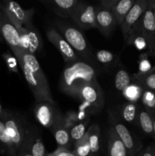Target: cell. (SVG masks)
Masks as SVG:
<instances>
[{
    "label": "cell",
    "mask_w": 155,
    "mask_h": 156,
    "mask_svg": "<svg viewBox=\"0 0 155 156\" xmlns=\"http://www.w3.org/2000/svg\"><path fill=\"white\" fill-rule=\"evenodd\" d=\"M16 58L36 104L47 102L55 105L47 78L36 56L22 51Z\"/></svg>",
    "instance_id": "cell-1"
},
{
    "label": "cell",
    "mask_w": 155,
    "mask_h": 156,
    "mask_svg": "<svg viewBox=\"0 0 155 156\" xmlns=\"http://www.w3.org/2000/svg\"><path fill=\"white\" fill-rule=\"evenodd\" d=\"M97 81V73L91 65L82 60L68 63L65 67L59 81L62 92L77 97L80 88L84 84Z\"/></svg>",
    "instance_id": "cell-2"
},
{
    "label": "cell",
    "mask_w": 155,
    "mask_h": 156,
    "mask_svg": "<svg viewBox=\"0 0 155 156\" xmlns=\"http://www.w3.org/2000/svg\"><path fill=\"white\" fill-rule=\"evenodd\" d=\"M2 120L18 155V151L24 144L31 129L29 128L21 116L10 111H6Z\"/></svg>",
    "instance_id": "cell-3"
},
{
    "label": "cell",
    "mask_w": 155,
    "mask_h": 156,
    "mask_svg": "<svg viewBox=\"0 0 155 156\" xmlns=\"http://www.w3.org/2000/svg\"><path fill=\"white\" fill-rule=\"evenodd\" d=\"M81 101L80 111L95 113L103 106V94L97 81L84 84L77 94Z\"/></svg>",
    "instance_id": "cell-4"
},
{
    "label": "cell",
    "mask_w": 155,
    "mask_h": 156,
    "mask_svg": "<svg viewBox=\"0 0 155 156\" xmlns=\"http://www.w3.org/2000/svg\"><path fill=\"white\" fill-rule=\"evenodd\" d=\"M61 34L70 44L73 50L81 55L86 60H92L93 56L87 44V41L83 34L78 29L68 25L65 23L59 22L57 24Z\"/></svg>",
    "instance_id": "cell-5"
},
{
    "label": "cell",
    "mask_w": 155,
    "mask_h": 156,
    "mask_svg": "<svg viewBox=\"0 0 155 156\" xmlns=\"http://www.w3.org/2000/svg\"><path fill=\"white\" fill-rule=\"evenodd\" d=\"M0 9L17 29L33 24L32 18L35 13L33 9L25 10L22 9L18 3L12 1L4 2V3L0 5Z\"/></svg>",
    "instance_id": "cell-6"
},
{
    "label": "cell",
    "mask_w": 155,
    "mask_h": 156,
    "mask_svg": "<svg viewBox=\"0 0 155 156\" xmlns=\"http://www.w3.org/2000/svg\"><path fill=\"white\" fill-rule=\"evenodd\" d=\"M34 114L37 121L43 126L50 130L63 122L64 117L56 108V104L52 105L47 102L36 104L34 108Z\"/></svg>",
    "instance_id": "cell-7"
},
{
    "label": "cell",
    "mask_w": 155,
    "mask_h": 156,
    "mask_svg": "<svg viewBox=\"0 0 155 156\" xmlns=\"http://www.w3.org/2000/svg\"><path fill=\"white\" fill-rule=\"evenodd\" d=\"M96 12V6L79 2L78 5L71 15V19L78 27L84 30L97 28Z\"/></svg>",
    "instance_id": "cell-8"
},
{
    "label": "cell",
    "mask_w": 155,
    "mask_h": 156,
    "mask_svg": "<svg viewBox=\"0 0 155 156\" xmlns=\"http://www.w3.org/2000/svg\"><path fill=\"white\" fill-rule=\"evenodd\" d=\"M0 33L5 42L9 44L15 57H18L23 51L21 49L19 32L17 27L8 19L2 12H1L0 19Z\"/></svg>",
    "instance_id": "cell-9"
},
{
    "label": "cell",
    "mask_w": 155,
    "mask_h": 156,
    "mask_svg": "<svg viewBox=\"0 0 155 156\" xmlns=\"http://www.w3.org/2000/svg\"><path fill=\"white\" fill-rule=\"evenodd\" d=\"M47 39L56 47L65 62L71 63L79 60V57L72 47L54 27H50L46 31Z\"/></svg>",
    "instance_id": "cell-10"
},
{
    "label": "cell",
    "mask_w": 155,
    "mask_h": 156,
    "mask_svg": "<svg viewBox=\"0 0 155 156\" xmlns=\"http://www.w3.org/2000/svg\"><path fill=\"white\" fill-rule=\"evenodd\" d=\"M21 37V49L24 52L34 55L42 49V38L33 24L18 29Z\"/></svg>",
    "instance_id": "cell-11"
},
{
    "label": "cell",
    "mask_w": 155,
    "mask_h": 156,
    "mask_svg": "<svg viewBox=\"0 0 155 156\" xmlns=\"http://www.w3.org/2000/svg\"><path fill=\"white\" fill-rule=\"evenodd\" d=\"M147 6H148V1L136 0L134 5L126 16L122 24L120 26L126 42H127L131 30L139 23Z\"/></svg>",
    "instance_id": "cell-12"
},
{
    "label": "cell",
    "mask_w": 155,
    "mask_h": 156,
    "mask_svg": "<svg viewBox=\"0 0 155 156\" xmlns=\"http://www.w3.org/2000/svg\"><path fill=\"white\" fill-rule=\"evenodd\" d=\"M141 35L146 43L148 52L152 56H155V23L153 10L147 6L141 20Z\"/></svg>",
    "instance_id": "cell-13"
},
{
    "label": "cell",
    "mask_w": 155,
    "mask_h": 156,
    "mask_svg": "<svg viewBox=\"0 0 155 156\" xmlns=\"http://www.w3.org/2000/svg\"><path fill=\"white\" fill-rule=\"evenodd\" d=\"M111 121H112V127L113 128L117 136L122 142L124 146L127 149L129 155L136 156L141 152V148H142L141 143H138V142L135 140L129 129L122 123L114 118V117L112 116Z\"/></svg>",
    "instance_id": "cell-14"
},
{
    "label": "cell",
    "mask_w": 155,
    "mask_h": 156,
    "mask_svg": "<svg viewBox=\"0 0 155 156\" xmlns=\"http://www.w3.org/2000/svg\"><path fill=\"white\" fill-rule=\"evenodd\" d=\"M96 25L102 34L109 37L117 25L116 21L112 11L109 9L99 6L96 12Z\"/></svg>",
    "instance_id": "cell-15"
},
{
    "label": "cell",
    "mask_w": 155,
    "mask_h": 156,
    "mask_svg": "<svg viewBox=\"0 0 155 156\" xmlns=\"http://www.w3.org/2000/svg\"><path fill=\"white\" fill-rule=\"evenodd\" d=\"M42 2L50 10L64 18H71L79 3L78 0H46Z\"/></svg>",
    "instance_id": "cell-16"
},
{
    "label": "cell",
    "mask_w": 155,
    "mask_h": 156,
    "mask_svg": "<svg viewBox=\"0 0 155 156\" xmlns=\"http://www.w3.org/2000/svg\"><path fill=\"white\" fill-rule=\"evenodd\" d=\"M108 155L109 156H130L122 142L117 136L113 128L108 132Z\"/></svg>",
    "instance_id": "cell-17"
},
{
    "label": "cell",
    "mask_w": 155,
    "mask_h": 156,
    "mask_svg": "<svg viewBox=\"0 0 155 156\" xmlns=\"http://www.w3.org/2000/svg\"><path fill=\"white\" fill-rule=\"evenodd\" d=\"M135 1L136 0H115L110 10L114 15L117 25L121 26Z\"/></svg>",
    "instance_id": "cell-18"
},
{
    "label": "cell",
    "mask_w": 155,
    "mask_h": 156,
    "mask_svg": "<svg viewBox=\"0 0 155 156\" xmlns=\"http://www.w3.org/2000/svg\"><path fill=\"white\" fill-rule=\"evenodd\" d=\"M53 133L54 138L56 140L58 147H62L68 149L71 143V136H70L69 129H67L63 125V122L51 129Z\"/></svg>",
    "instance_id": "cell-19"
},
{
    "label": "cell",
    "mask_w": 155,
    "mask_h": 156,
    "mask_svg": "<svg viewBox=\"0 0 155 156\" xmlns=\"http://www.w3.org/2000/svg\"><path fill=\"white\" fill-rule=\"evenodd\" d=\"M85 135L91 148V156H97L100 151V127L97 125L93 124L87 130Z\"/></svg>",
    "instance_id": "cell-20"
},
{
    "label": "cell",
    "mask_w": 155,
    "mask_h": 156,
    "mask_svg": "<svg viewBox=\"0 0 155 156\" xmlns=\"http://www.w3.org/2000/svg\"><path fill=\"white\" fill-rule=\"evenodd\" d=\"M138 121L141 129L147 135H153V116L147 109H141L138 113Z\"/></svg>",
    "instance_id": "cell-21"
},
{
    "label": "cell",
    "mask_w": 155,
    "mask_h": 156,
    "mask_svg": "<svg viewBox=\"0 0 155 156\" xmlns=\"http://www.w3.org/2000/svg\"><path fill=\"white\" fill-rule=\"evenodd\" d=\"M137 105L134 102H127L119 108V115L123 120L129 123H135L138 120Z\"/></svg>",
    "instance_id": "cell-22"
},
{
    "label": "cell",
    "mask_w": 155,
    "mask_h": 156,
    "mask_svg": "<svg viewBox=\"0 0 155 156\" xmlns=\"http://www.w3.org/2000/svg\"><path fill=\"white\" fill-rule=\"evenodd\" d=\"M0 143L5 153L9 156H17V152L13 143L8 134L4 122L2 120H0Z\"/></svg>",
    "instance_id": "cell-23"
},
{
    "label": "cell",
    "mask_w": 155,
    "mask_h": 156,
    "mask_svg": "<svg viewBox=\"0 0 155 156\" xmlns=\"http://www.w3.org/2000/svg\"><path fill=\"white\" fill-rule=\"evenodd\" d=\"M135 80L139 83L140 86L143 87L146 90L154 91H155V69H153L149 73L143 75L134 76Z\"/></svg>",
    "instance_id": "cell-24"
},
{
    "label": "cell",
    "mask_w": 155,
    "mask_h": 156,
    "mask_svg": "<svg viewBox=\"0 0 155 156\" xmlns=\"http://www.w3.org/2000/svg\"><path fill=\"white\" fill-rule=\"evenodd\" d=\"M115 88L120 92H123L131 85V77L129 73L125 69L119 70L115 76Z\"/></svg>",
    "instance_id": "cell-25"
},
{
    "label": "cell",
    "mask_w": 155,
    "mask_h": 156,
    "mask_svg": "<svg viewBox=\"0 0 155 156\" xmlns=\"http://www.w3.org/2000/svg\"><path fill=\"white\" fill-rule=\"evenodd\" d=\"M88 122H89V120H87L81 123H78L69 129L71 140H72L74 143L81 140L87 132V126H88Z\"/></svg>",
    "instance_id": "cell-26"
},
{
    "label": "cell",
    "mask_w": 155,
    "mask_h": 156,
    "mask_svg": "<svg viewBox=\"0 0 155 156\" xmlns=\"http://www.w3.org/2000/svg\"><path fill=\"white\" fill-rule=\"evenodd\" d=\"M123 95L126 97L129 102L137 101L141 98L143 94L142 87L139 85H135V84H131L124 91H123Z\"/></svg>",
    "instance_id": "cell-27"
},
{
    "label": "cell",
    "mask_w": 155,
    "mask_h": 156,
    "mask_svg": "<svg viewBox=\"0 0 155 156\" xmlns=\"http://www.w3.org/2000/svg\"><path fill=\"white\" fill-rule=\"evenodd\" d=\"M36 136H36V132L31 129L30 133L26 138L24 144L18 151L17 156H33L31 154V146Z\"/></svg>",
    "instance_id": "cell-28"
},
{
    "label": "cell",
    "mask_w": 155,
    "mask_h": 156,
    "mask_svg": "<svg viewBox=\"0 0 155 156\" xmlns=\"http://www.w3.org/2000/svg\"><path fill=\"white\" fill-rule=\"evenodd\" d=\"M74 152L78 156H91V148L86 135L81 140L74 143Z\"/></svg>",
    "instance_id": "cell-29"
},
{
    "label": "cell",
    "mask_w": 155,
    "mask_h": 156,
    "mask_svg": "<svg viewBox=\"0 0 155 156\" xmlns=\"http://www.w3.org/2000/svg\"><path fill=\"white\" fill-rule=\"evenodd\" d=\"M95 57L97 60L100 63L103 64V65H108L115 60V54L110 51H108L106 50H100L97 52L95 54Z\"/></svg>",
    "instance_id": "cell-30"
},
{
    "label": "cell",
    "mask_w": 155,
    "mask_h": 156,
    "mask_svg": "<svg viewBox=\"0 0 155 156\" xmlns=\"http://www.w3.org/2000/svg\"><path fill=\"white\" fill-rule=\"evenodd\" d=\"M31 154L33 156H46L45 146L43 142L42 137L36 136L31 146Z\"/></svg>",
    "instance_id": "cell-31"
},
{
    "label": "cell",
    "mask_w": 155,
    "mask_h": 156,
    "mask_svg": "<svg viewBox=\"0 0 155 156\" xmlns=\"http://www.w3.org/2000/svg\"><path fill=\"white\" fill-rule=\"evenodd\" d=\"M141 101L143 105L147 109H155V93L153 91L145 90L141 95Z\"/></svg>",
    "instance_id": "cell-32"
},
{
    "label": "cell",
    "mask_w": 155,
    "mask_h": 156,
    "mask_svg": "<svg viewBox=\"0 0 155 156\" xmlns=\"http://www.w3.org/2000/svg\"><path fill=\"white\" fill-rule=\"evenodd\" d=\"M3 59L5 61V63L7 65L8 69L9 71L12 73H18V62L17 58L15 55H12L9 53H5L2 55Z\"/></svg>",
    "instance_id": "cell-33"
},
{
    "label": "cell",
    "mask_w": 155,
    "mask_h": 156,
    "mask_svg": "<svg viewBox=\"0 0 155 156\" xmlns=\"http://www.w3.org/2000/svg\"><path fill=\"white\" fill-rule=\"evenodd\" d=\"M153 69L151 68V65L149 62L148 59H147L146 54H142L140 58V62H139V69H138V73L137 75H143L145 73L150 72Z\"/></svg>",
    "instance_id": "cell-34"
},
{
    "label": "cell",
    "mask_w": 155,
    "mask_h": 156,
    "mask_svg": "<svg viewBox=\"0 0 155 156\" xmlns=\"http://www.w3.org/2000/svg\"><path fill=\"white\" fill-rule=\"evenodd\" d=\"M53 154L55 156H78L74 150L71 151L68 149L62 147H58L56 150L53 152Z\"/></svg>",
    "instance_id": "cell-35"
},
{
    "label": "cell",
    "mask_w": 155,
    "mask_h": 156,
    "mask_svg": "<svg viewBox=\"0 0 155 156\" xmlns=\"http://www.w3.org/2000/svg\"><path fill=\"white\" fill-rule=\"evenodd\" d=\"M154 150V146H148V147L143 149L142 151L141 150V152H140L136 156H153Z\"/></svg>",
    "instance_id": "cell-36"
},
{
    "label": "cell",
    "mask_w": 155,
    "mask_h": 156,
    "mask_svg": "<svg viewBox=\"0 0 155 156\" xmlns=\"http://www.w3.org/2000/svg\"><path fill=\"white\" fill-rule=\"evenodd\" d=\"M5 112H6V110L3 109L1 104H0V120H2L3 117H5Z\"/></svg>",
    "instance_id": "cell-37"
},
{
    "label": "cell",
    "mask_w": 155,
    "mask_h": 156,
    "mask_svg": "<svg viewBox=\"0 0 155 156\" xmlns=\"http://www.w3.org/2000/svg\"><path fill=\"white\" fill-rule=\"evenodd\" d=\"M148 5L153 11H155V1H148Z\"/></svg>",
    "instance_id": "cell-38"
},
{
    "label": "cell",
    "mask_w": 155,
    "mask_h": 156,
    "mask_svg": "<svg viewBox=\"0 0 155 156\" xmlns=\"http://www.w3.org/2000/svg\"><path fill=\"white\" fill-rule=\"evenodd\" d=\"M153 136L155 137V117L153 116Z\"/></svg>",
    "instance_id": "cell-39"
},
{
    "label": "cell",
    "mask_w": 155,
    "mask_h": 156,
    "mask_svg": "<svg viewBox=\"0 0 155 156\" xmlns=\"http://www.w3.org/2000/svg\"><path fill=\"white\" fill-rule=\"evenodd\" d=\"M3 152H5L4 149H3L2 146L1 145V143H0V153H3Z\"/></svg>",
    "instance_id": "cell-40"
},
{
    "label": "cell",
    "mask_w": 155,
    "mask_h": 156,
    "mask_svg": "<svg viewBox=\"0 0 155 156\" xmlns=\"http://www.w3.org/2000/svg\"><path fill=\"white\" fill-rule=\"evenodd\" d=\"M46 156H55V155H53V153H49V154H46Z\"/></svg>",
    "instance_id": "cell-41"
},
{
    "label": "cell",
    "mask_w": 155,
    "mask_h": 156,
    "mask_svg": "<svg viewBox=\"0 0 155 156\" xmlns=\"http://www.w3.org/2000/svg\"><path fill=\"white\" fill-rule=\"evenodd\" d=\"M153 10V9H152ZM153 17H154V23H155V11L153 10Z\"/></svg>",
    "instance_id": "cell-42"
},
{
    "label": "cell",
    "mask_w": 155,
    "mask_h": 156,
    "mask_svg": "<svg viewBox=\"0 0 155 156\" xmlns=\"http://www.w3.org/2000/svg\"><path fill=\"white\" fill-rule=\"evenodd\" d=\"M0 19H1V12H0Z\"/></svg>",
    "instance_id": "cell-43"
},
{
    "label": "cell",
    "mask_w": 155,
    "mask_h": 156,
    "mask_svg": "<svg viewBox=\"0 0 155 156\" xmlns=\"http://www.w3.org/2000/svg\"><path fill=\"white\" fill-rule=\"evenodd\" d=\"M153 156H155V150H154V154H153Z\"/></svg>",
    "instance_id": "cell-44"
}]
</instances>
